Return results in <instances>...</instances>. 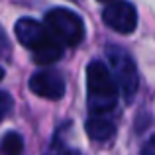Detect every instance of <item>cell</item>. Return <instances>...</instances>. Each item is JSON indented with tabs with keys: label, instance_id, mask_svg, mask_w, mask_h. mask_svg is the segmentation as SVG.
<instances>
[{
	"label": "cell",
	"instance_id": "6da1fadb",
	"mask_svg": "<svg viewBox=\"0 0 155 155\" xmlns=\"http://www.w3.org/2000/svg\"><path fill=\"white\" fill-rule=\"evenodd\" d=\"M16 38L26 49L34 53L35 63L49 65L61 59L63 55V45L55 35L49 31V28L35 22L31 18H20L14 26Z\"/></svg>",
	"mask_w": 155,
	"mask_h": 155
},
{
	"label": "cell",
	"instance_id": "7a4b0ae2",
	"mask_svg": "<svg viewBox=\"0 0 155 155\" xmlns=\"http://www.w3.org/2000/svg\"><path fill=\"white\" fill-rule=\"evenodd\" d=\"M118 84L102 61H91L87 67V100L92 114H108L116 108Z\"/></svg>",
	"mask_w": 155,
	"mask_h": 155
},
{
	"label": "cell",
	"instance_id": "3957f363",
	"mask_svg": "<svg viewBox=\"0 0 155 155\" xmlns=\"http://www.w3.org/2000/svg\"><path fill=\"white\" fill-rule=\"evenodd\" d=\"M106 57L110 63V73H112L122 96L126 98V102H132L137 92V84H140L137 67L134 63L132 55L118 45H110L106 47Z\"/></svg>",
	"mask_w": 155,
	"mask_h": 155
},
{
	"label": "cell",
	"instance_id": "277c9868",
	"mask_svg": "<svg viewBox=\"0 0 155 155\" xmlns=\"http://www.w3.org/2000/svg\"><path fill=\"white\" fill-rule=\"evenodd\" d=\"M45 26L61 43L69 47L79 45L84 39V24L81 16L67 8H53L45 14Z\"/></svg>",
	"mask_w": 155,
	"mask_h": 155
},
{
	"label": "cell",
	"instance_id": "5b68a950",
	"mask_svg": "<svg viewBox=\"0 0 155 155\" xmlns=\"http://www.w3.org/2000/svg\"><path fill=\"white\" fill-rule=\"evenodd\" d=\"M102 20L106 26L118 34H132L137 26V12L134 4L126 2V0H118L104 8Z\"/></svg>",
	"mask_w": 155,
	"mask_h": 155
},
{
	"label": "cell",
	"instance_id": "8992f818",
	"mask_svg": "<svg viewBox=\"0 0 155 155\" xmlns=\"http://www.w3.org/2000/svg\"><path fill=\"white\" fill-rule=\"evenodd\" d=\"M30 88L34 94L41 96L47 100H59L65 94V79L55 69H43L31 75Z\"/></svg>",
	"mask_w": 155,
	"mask_h": 155
},
{
	"label": "cell",
	"instance_id": "52a82bcc",
	"mask_svg": "<svg viewBox=\"0 0 155 155\" xmlns=\"http://www.w3.org/2000/svg\"><path fill=\"white\" fill-rule=\"evenodd\" d=\"M84 130H87L91 140L108 141L116 134V124L112 118H108V114H91L87 124H84Z\"/></svg>",
	"mask_w": 155,
	"mask_h": 155
},
{
	"label": "cell",
	"instance_id": "ba28073f",
	"mask_svg": "<svg viewBox=\"0 0 155 155\" xmlns=\"http://www.w3.org/2000/svg\"><path fill=\"white\" fill-rule=\"evenodd\" d=\"M0 149H2L4 155H22L24 153V140H22V136L16 134V132H8L6 136L2 137Z\"/></svg>",
	"mask_w": 155,
	"mask_h": 155
},
{
	"label": "cell",
	"instance_id": "9c48e42d",
	"mask_svg": "<svg viewBox=\"0 0 155 155\" xmlns=\"http://www.w3.org/2000/svg\"><path fill=\"white\" fill-rule=\"evenodd\" d=\"M10 112H12V96L8 92L0 91V120H4Z\"/></svg>",
	"mask_w": 155,
	"mask_h": 155
},
{
	"label": "cell",
	"instance_id": "30bf717a",
	"mask_svg": "<svg viewBox=\"0 0 155 155\" xmlns=\"http://www.w3.org/2000/svg\"><path fill=\"white\" fill-rule=\"evenodd\" d=\"M141 155H155V136H151L141 147Z\"/></svg>",
	"mask_w": 155,
	"mask_h": 155
},
{
	"label": "cell",
	"instance_id": "8fae6325",
	"mask_svg": "<svg viewBox=\"0 0 155 155\" xmlns=\"http://www.w3.org/2000/svg\"><path fill=\"white\" fill-rule=\"evenodd\" d=\"M6 51H8V41H6V38H4L2 30H0V53H6Z\"/></svg>",
	"mask_w": 155,
	"mask_h": 155
},
{
	"label": "cell",
	"instance_id": "7c38bea8",
	"mask_svg": "<svg viewBox=\"0 0 155 155\" xmlns=\"http://www.w3.org/2000/svg\"><path fill=\"white\" fill-rule=\"evenodd\" d=\"M63 155H83V153H81L79 149H67V151H65Z\"/></svg>",
	"mask_w": 155,
	"mask_h": 155
},
{
	"label": "cell",
	"instance_id": "4fadbf2b",
	"mask_svg": "<svg viewBox=\"0 0 155 155\" xmlns=\"http://www.w3.org/2000/svg\"><path fill=\"white\" fill-rule=\"evenodd\" d=\"M2 77H4V69L0 67V81H2Z\"/></svg>",
	"mask_w": 155,
	"mask_h": 155
},
{
	"label": "cell",
	"instance_id": "5bb4252c",
	"mask_svg": "<svg viewBox=\"0 0 155 155\" xmlns=\"http://www.w3.org/2000/svg\"><path fill=\"white\" fill-rule=\"evenodd\" d=\"M102 2H106V0H102Z\"/></svg>",
	"mask_w": 155,
	"mask_h": 155
}]
</instances>
